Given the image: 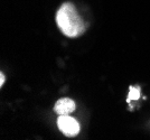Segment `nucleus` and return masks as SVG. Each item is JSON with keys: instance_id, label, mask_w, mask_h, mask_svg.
<instances>
[{"instance_id": "f257e3e1", "label": "nucleus", "mask_w": 150, "mask_h": 140, "mask_svg": "<svg viewBox=\"0 0 150 140\" xmlns=\"http://www.w3.org/2000/svg\"><path fill=\"white\" fill-rule=\"evenodd\" d=\"M56 23L59 29L67 37H79L85 30L84 21L71 2L63 4L56 13Z\"/></svg>"}, {"instance_id": "f03ea898", "label": "nucleus", "mask_w": 150, "mask_h": 140, "mask_svg": "<svg viewBox=\"0 0 150 140\" xmlns=\"http://www.w3.org/2000/svg\"><path fill=\"white\" fill-rule=\"evenodd\" d=\"M57 126L63 134L67 137H74L80 132V123L69 115H59L57 119Z\"/></svg>"}, {"instance_id": "7ed1b4c3", "label": "nucleus", "mask_w": 150, "mask_h": 140, "mask_svg": "<svg viewBox=\"0 0 150 140\" xmlns=\"http://www.w3.org/2000/svg\"><path fill=\"white\" fill-rule=\"evenodd\" d=\"M54 110L58 115H65L72 113L75 110V102L69 98H63L56 102Z\"/></svg>"}, {"instance_id": "20e7f679", "label": "nucleus", "mask_w": 150, "mask_h": 140, "mask_svg": "<svg viewBox=\"0 0 150 140\" xmlns=\"http://www.w3.org/2000/svg\"><path fill=\"white\" fill-rule=\"evenodd\" d=\"M141 95V91H140V86H130L129 88V95L127 101L130 102L131 100H138Z\"/></svg>"}, {"instance_id": "39448f33", "label": "nucleus", "mask_w": 150, "mask_h": 140, "mask_svg": "<svg viewBox=\"0 0 150 140\" xmlns=\"http://www.w3.org/2000/svg\"><path fill=\"white\" fill-rule=\"evenodd\" d=\"M4 83H5V75H4V73H1V74H0V85L2 86Z\"/></svg>"}]
</instances>
